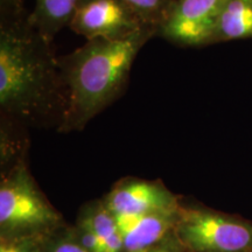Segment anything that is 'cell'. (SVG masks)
<instances>
[{
    "label": "cell",
    "mask_w": 252,
    "mask_h": 252,
    "mask_svg": "<svg viewBox=\"0 0 252 252\" xmlns=\"http://www.w3.org/2000/svg\"><path fill=\"white\" fill-rule=\"evenodd\" d=\"M24 13L1 14L0 108L17 124L60 127L65 91L56 60Z\"/></svg>",
    "instance_id": "cell-1"
},
{
    "label": "cell",
    "mask_w": 252,
    "mask_h": 252,
    "mask_svg": "<svg viewBox=\"0 0 252 252\" xmlns=\"http://www.w3.org/2000/svg\"><path fill=\"white\" fill-rule=\"evenodd\" d=\"M158 34L145 28L117 40H91L64 58L59 67L65 91L60 132L81 131L118 97L145 43Z\"/></svg>",
    "instance_id": "cell-2"
},
{
    "label": "cell",
    "mask_w": 252,
    "mask_h": 252,
    "mask_svg": "<svg viewBox=\"0 0 252 252\" xmlns=\"http://www.w3.org/2000/svg\"><path fill=\"white\" fill-rule=\"evenodd\" d=\"M178 231L194 252H252L251 223L214 210H180Z\"/></svg>",
    "instance_id": "cell-3"
},
{
    "label": "cell",
    "mask_w": 252,
    "mask_h": 252,
    "mask_svg": "<svg viewBox=\"0 0 252 252\" xmlns=\"http://www.w3.org/2000/svg\"><path fill=\"white\" fill-rule=\"evenodd\" d=\"M56 213L36 188L23 165L2 180L0 223L6 229H35L52 224Z\"/></svg>",
    "instance_id": "cell-4"
},
{
    "label": "cell",
    "mask_w": 252,
    "mask_h": 252,
    "mask_svg": "<svg viewBox=\"0 0 252 252\" xmlns=\"http://www.w3.org/2000/svg\"><path fill=\"white\" fill-rule=\"evenodd\" d=\"M68 27L87 41L124 39L153 28L122 0H83Z\"/></svg>",
    "instance_id": "cell-5"
},
{
    "label": "cell",
    "mask_w": 252,
    "mask_h": 252,
    "mask_svg": "<svg viewBox=\"0 0 252 252\" xmlns=\"http://www.w3.org/2000/svg\"><path fill=\"white\" fill-rule=\"evenodd\" d=\"M226 0H176L158 34L182 47L212 43Z\"/></svg>",
    "instance_id": "cell-6"
},
{
    "label": "cell",
    "mask_w": 252,
    "mask_h": 252,
    "mask_svg": "<svg viewBox=\"0 0 252 252\" xmlns=\"http://www.w3.org/2000/svg\"><path fill=\"white\" fill-rule=\"evenodd\" d=\"M105 206L115 217H134L153 213L178 212V202L161 184L125 180L112 189Z\"/></svg>",
    "instance_id": "cell-7"
},
{
    "label": "cell",
    "mask_w": 252,
    "mask_h": 252,
    "mask_svg": "<svg viewBox=\"0 0 252 252\" xmlns=\"http://www.w3.org/2000/svg\"><path fill=\"white\" fill-rule=\"evenodd\" d=\"M178 213H153L143 216L116 217L125 250L140 252L150 249L165 235Z\"/></svg>",
    "instance_id": "cell-8"
},
{
    "label": "cell",
    "mask_w": 252,
    "mask_h": 252,
    "mask_svg": "<svg viewBox=\"0 0 252 252\" xmlns=\"http://www.w3.org/2000/svg\"><path fill=\"white\" fill-rule=\"evenodd\" d=\"M83 0H35L30 23L47 42L52 43L62 28L69 26Z\"/></svg>",
    "instance_id": "cell-9"
},
{
    "label": "cell",
    "mask_w": 252,
    "mask_h": 252,
    "mask_svg": "<svg viewBox=\"0 0 252 252\" xmlns=\"http://www.w3.org/2000/svg\"><path fill=\"white\" fill-rule=\"evenodd\" d=\"M252 37V0H226L212 43Z\"/></svg>",
    "instance_id": "cell-10"
},
{
    "label": "cell",
    "mask_w": 252,
    "mask_h": 252,
    "mask_svg": "<svg viewBox=\"0 0 252 252\" xmlns=\"http://www.w3.org/2000/svg\"><path fill=\"white\" fill-rule=\"evenodd\" d=\"M147 26L159 31L176 0H122Z\"/></svg>",
    "instance_id": "cell-11"
},
{
    "label": "cell",
    "mask_w": 252,
    "mask_h": 252,
    "mask_svg": "<svg viewBox=\"0 0 252 252\" xmlns=\"http://www.w3.org/2000/svg\"><path fill=\"white\" fill-rule=\"evenodd\" d=\"M80 244L89 252H103L102 243L98 236L86 220L82 222V238Z\"/></svg>",
    "instance_id": "cell-12"
},
{
    "label": "cell",
    "mask_w": 252,
    "mask_h": 252,
    "mask_svg": "<svg viewBox=\"0 0 252 252\" xmlns=\"http://www.w3.org/2000/svg\"><path fill=\"white\" fill-rule=\"evenodd\" d=\"M25 0H1V14L24 13Z\"/></svg>",
    "instance_id": "cell-13"
},
{
    "label": "cell",
    "mask_w": 252,
    "mask_h": 252,
    "mask_svg": "<svg viewBox=\"0 0 252 252\" xmlns=\"http://www.w3.org/2000/svg\"><path fill=\"white\" fill-rule=\"evenodd\" d=\"M122 249H124V241H123L121 231L118 230L105 242L103 252H119Z\"/></svg>",
    "instance_id": "cell-14"
},
{
    "label": "cell",
    "mask_w": 252,
    "mask_h": 252,
    "mask_svg": "<svg viewBox=\"0 0 252 252\" xmlns=\"http://www.w3.org/2000/svg\"><path fill=\"white\" fill-rule=\"evenodd\" d=\"M52 252H89L82 247L81 244L72 243V242H64L60 243L53 249Z\"/></svg>",
    "instance_id": "cell-15"
},
{
    "label": "cell",
    "mask_w": 252,
    "mask_h": 252,
    "mask_svg": "<svg viewBox=\"0 0 252 252\" xmlns=\"http://www.w3.org/2000/svg\"><path fill=\"white\" fill-rule=\"evenodd\" d=\"M0 252H26L23 245L18 243H5L2 242L0 247Z\"/></svg>",
    "instance_id": "cell-16"
},
{
    "label": "cell",
    "mask_w": 252,
    "mask_h": 252,
    "mask_svg": "<svg viewBox=\"0 0 252 252\" xmlns=\"http://www.w3.org/2000/svg\"><path fill=\"white\" fill-rule=\"evenodd\" d=\"M140 252H166L165 250H151V249H147L145 251H140Z\"/></svg>",
    "instance_id": "cell-17"
}]
</instances>
